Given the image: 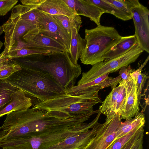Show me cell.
I'll use <instances>...</instances> for the list:
<instances>
[{"mask_svg": "<svg viewBox=\"0 0 149 149\" xmlns=\"http://www.w3.org/2000/svg\"><path fill=\"white\" fill-rule=\"evenodd\" d=\"M18 64L22 69L3 80L36 99L38 103L67 94L49 74L21 63Z\"/></svg>", "mask_w": 149, "mask_h": 149, "instance_id": "6da1fadb", "label": "cell"}, {"mask_svg": "<svg viewBox=\"0 0 149 149\" xmlns=\"http://www.w3.org/2000/svg\"><path fill=\"white\" fill-rule=\"evenodd\" d=\"M27 56L21 63L49 74L65 91L74 86L81 73L80 65L73 63L66 50Z\"/></svg>", "mask_w": 149, "mask_h": 149, "instance_id": "7a4b0ae2", "label": "cell"}, {"mask_svg": "<svg viewBox=\"0 0 149 149\" xmlns=\"http://www.w3.org/2000/svg\"><path fill=\"white\" fill-rule=\"evenodd\" d=\"M86 45L79 58L84 65H93L103 61V56L121 40L122 36L113 27L100 25L86 29Z\"/></svg>", "mask_w": 149, "mask_h": 149, "instance_id": "3957f363", "label": "cell"}, {"mask_svg": "<svg viewBox=\"0 0 149 149\" xmlns=\"http://www.w3.org/2000/svg\"><path fill=\"white\" fill-rule=\"evenodd\" d=\"M95 123L92 121L65 130L16 139L0 141V147L8 149H47L66 138L88 131Z\"/></svg>", "mask_w": 149, "mask_h": 149, "instance_id": "277c9868", "label": "cell"}, {"mask_svg": "<svg viewBox=\"0 0 149 149\" xmlns=\"http://www.w3.org/2000/svg\"><path fill=\"white\" fill-rule=\"evenodd\" d=\"M144 51L138 44L125 54L106 61L99 62L93 65L86 72H83L77 85L90 82L105 74L117 71L123 67H127L135 62Z\"/></svg>", "mask_w": 149, "mask_h": 149, "instance_id": "5b68a950", "label": "cell"}, {"mask_svg": "<svg viewBox=\"0 0 149 149\" xmlns=\"http://www.w3.org/2000/svg\"><path fill=\"white\" fill-rule=\"evenodd\" d=\"M98 103L96 101L83 99L67 94L38 103L32 108L60 110L74 116L93 112V106Z\"/></svg>", "mask_w": 149, "mask_h": 149, "instance_id": "8992f818", "label": "cell"}, {"mask_svg": "<svg viewBox=\"0 0 149 149\" xmlns=\"http://www.w3.org/2000/svg\"><path fill=\"white\" fill-rule=\"evenodd\" d=\"M39 11L37 25L38 30L61 43L70 54L71 37L60 22L52 15Z\"/></svg>", "mask_w": 149, "mask_h": 149, "instance_id": "52a82bcc", "label": "cell"}, {"mask_svg": "<svg viewBox=\"0 0 149 149\" xmlns=\"http://www.w3.org/2000/svg\"><path fill=\"white\" fill-rule=\"evenodd\" d=\"M121 120L118 113L106 117L95 136L84 149H107L116 139V131Z\"/></svg>", "mask_w": 149, "mask_h": 149, "instance_id": "ba28073f", "label": "cell"}, {"mask_svg": "<svg viewBox=\"0 0 149 149\" xmlns=\"http://www.w3.org/2000/svg\"><path fill=\"white\" fill-rule=\"evenodd\" d=\"M2 26L5 34L3 45L9 53L21 37L29 31L37 28V25L22 19L19 15L12 14Z\"/></svg>", "mask_w": 149, "mask_h": 149, "instance_id": "9c48e42d", "label": "cell"}, {"mask_svg": "<svg viewBox=\"0 0 149 149\" xmlns=\"http://www.w3.org/2000/svg\"><path fill=\"white\" fill-rule=\"evenodd\" d=\"M131 12L137 43L142 49L149 53V10L140 3L132 8Z\"/></svg>", "mask_w": 149, "mask_h": 149, "instance_id": "30bf717a", "label": "cell"}, {"mask_svg": "<svg viewBox=\"0 0 149 149\" xmlns=\"http://www.w3.org/2000/svg\"><path fill=\"white\" fill-rule=\"evenodd\" d=\"M22 38L33 48L49 50L57 53L65 50L61 43L42 33L37 28L28 31L22 36Z\"/></svg>", "mask_w": 149, "mask_h": 149, "instance_id": "8fae6325", "label": "cell"}, {"mask_svg": "<svg viewBox=\"0 0 149 149\" xmlns=\"http://www.w3.org/2000/svg\"><path fill=\"white\" fill-rule=\"evenodd\" d=\"M119 84L124 87L126 97L124 103L118 113L121 119L132 118L140 110L138 102L136 81L131 76V78L127 80L121 79Z\"/></svg>", "mask_w": 149, "mask_h": 149, "instance_id": "7c38bea8", "label": "cell"}, {"mask_svg": "<svg viewBox=\"0 0 149 149\" xmlns=\"http://www.w3.org/2000/svg\"><path fill=\"white\" fill-rule=\"evenodd\" d=\"M102 124L98 123L91 130L69 137L47 149H84L95 136Z\"/></svg>", "mask_w": 149, "mask_h": 149, "instance_id": "4fadbf2b", "label": "cell"}, {"mask_svg": "<svg viewBox=\"0 0 149 149\" xmlns=\"http://www.w3.org/2000/svg\"><path fill=\"white\" fill-rule=\"evenodd\" d=\"M77 15L89 18L97 25H101L100 18L104 13L90 0H63Z\"/></svg>", "mask_w": 149, "mask_h": 149, "instance_id": "5bb4252c", "label": "cell"}, {"mask_svg": "<svg viewBox=\"0 0 149 149\" xmlns=\"http://www.w3.org/2000/svg\"><path fill=\"white\" fill-rule=\"evenodd\" d=\"M82 23L80 15H75L73 19L71 26L70 53L71 60L75 65L78 64V60L86 45L85 40L82 38L78 33Z\"/></svg>", "mask_w": 149, "mask_h": 149, "instance_id": "9a60e30c", "label": "cell"}, {"mask_svg": "<svg viewBox=\"0 0 149 149\" xmlns=\"http://www.w3.org/2000/svg\"><path fill=\"white\" fill-rule=\"evenodd\" d=\"M32 104L31 98L18 88L11 94L10 102L0 111V118L12 112L27 109Z\"/></svg>", "mask_w": 149, "mask_h": 149, "instance_id": "2e32d148", "label": "cell"}, {"mask_svg": "<svg viewBox=\"0 0 149 149\" xmlns=\"http://www.w3.org/2000/svg\"><path fill=\"white\" fill-rule=\"evenodd\" d=\"M36 7L39 10L51 15H61L70 17L77 15L63 0H45Z\"/></svg>", "mask_w": 149, "mask_h": 149, "instance_id": "e0dca14e", "label": "cell"}, {"mask_svg": "<svg viewBox=\"0 0 149 149\" xmlns=\"http://www.w3.org/2000/svg\"><path fill=\"white\" fill-rule=\"evenodd\" d=\"M135 36H122L121 40L113 46L104 56V61H106L121 56L130 50L137 44Z\"/></svg>", "mask_w": 149, "mask_h": 149, "instance_id": "ac0fdd59", "label": "cell"}, {"mask_svg": "<svg viewBox=\"0 0 149 149\" xmlns=\"http://www.w3.org/2000/svg\"><path fill=\"white\" fill-rule=\"evenodd\" d=\"M145 123L144 114L142 112H137L134 118L121 122L116 131L115 139L123 136L138 126H144Z\"/></svg>", "mask_w": 149, "mask_h": 149, "instance_id": "d6986e66", "label": "cell"}, {"mask_svg": "<svg viewBox=\"0 0 149 149\" xmlns=\"http://www.w3.org/2000/svg\"><path fill=\"white\" fill-rule=\"evenodd\" d=\"M39 11L36 6L19 4L14 6L11 14L19 15L22 19L37 26Z\"/></svg>", "mask_w": 149, "mask_h": 149, "instance_id": "ffe728a7", "label": "cell"}, {"mask_svg": "<svg viewBox=\"0 0 149 149\" xmlns=\"http://www.w3.org/2000/svg\"><path fill=\"white\" fill-rule=\"evenodd\" d=\"M121 86L112 89V91L107 96L105 100L102 102V104L99 107V111L107 118L110 117L116 113H115L116 101L118 97Z\"/></svg>", "mask_w": 149, "mask_h": 149, "instance_id": "44dd1931", "label": "cell"}, {"mask_svg": "<svg viewBox=\"0 0 149 149\" xmlns=\"http://www.w3.org/2000/svg\"><path fill=\"white\" fill-rule=\"evenodd\" d=\"M95 5L102 9L104 13L112 14L124 21L132 19V15L118 8L106 0H90Z\"/></svg>", "mask_w": 149, "mask_h": 149, "instance_id": "7402d4cb", "label": "cell"}, {"mask_svg": "<svg viewBox=\"0 0 149 149\" xmlns=\"http://www.w3.org/2000/svg\"><path fill=\"white\" fill-rule=\"evenodd\" d=\"M149 58V56H148L140 66L135 70H133L131 74V76L133 77L136 82L138 102L139 105L140 104L142 89L148 78L147 76L144 74L141 73V72L142 69L148 62Z\"/></svg>", "mask_w": 149, "mask_h": 149, "instance_id": "603a6c76", "label": "cell"}, {"mask_svg": "<svg viewBox=\"0 0 149 149\" xmlns=\"http://www.w3.org/2000/svg\"><path fill=\"white\" fill-rule=\"evenodd\" d=\"M17 89L0 80V111L10 102L11 94Z\"/></svg>", "mask_w": 149, "mask_h": 149, "instance_id": "cb8c5ba5", "label": "cell"}, {"mask_svg": "<svg viewBox=\"0 0 149 149\" xmlns=\"http://www.w3.org/2000/svg\"><path fill=\"white\" fill-rule=\"evenodd\" d=\"M144 127L138 126L123 136L115 139L107 149H123L127 143Z\"/></svg>", "mask_w": 149, "mask_h": 149, "instance_id": "d4e9b609", "label": "cell"}, {"mask_svg": "<svg viewBox=\"0 0 149 149\" xmlns=\"http://www.w3.org/2000/svg\"><path fill=\"white\" fill-rule=\"evenodd\" d=\"M53 52L47 50L36 48H25L10 52L9 54L12 59L25 57L34 54H47Z\"/></svg>", "mask_w": 149, "mask_h": 149, "instance_id": "484cf974", "label": "cell"}, {"mask_svg": "<svg viewBox=\"0 0 149 149\" xmlns=\"http://www.w3.org/2000/svg\"><path fill=\"white\" fill-rule=\"evenodd\" d=\"M106 1L120 10L131 15V11L132 9L140 3L138 0Z\"/></svg>", "mask_w": 149, "mask_h": 149, "instance_id": "4316f807", "label": "cell"}, {"mask_svg": "<svg viewBox=\"0 0 149 149\" xmlns=\"http://www.w3.org/2000/svg\"><path fill=\"white\" fill-rule=\"evenodd\" d=\"M22 68L16 63H8L0 67V80H4L9 77L14 73L21 70Z\"/></svg>", "mask_w": 149, "mask_h": 149, "instance_id": "83f0119b", "label": "cell"}, {"mask_svg": "<svg viewBox=\"0 0 149 149\" xmlns=\"http://www.w3.org/2000/svg\"><path fill=\"white\" fill-rule=\"evenodd\" d=\"M52 15L60 22L68 34L71 37V26L73 19L75 15L70 17L61 15Z\"/></svg>", "mask_w": 149, "mask_h": 149, "instance_id": "f1b7e54d", "label": "cell"}, {"mask_svg": "<svg viewBox=\"0 0 149 149\" xmlns=\"http://www.w3.org/2000/svg\"><path fill=\"white\" fill-rule=\"evenodd\" d=\"M18 1L17 0H0V16L6 15Z\"/></svg>", "mask_w": 149, "mask_h": 149, "instance_id": "f546056e", "label": "cell"}, {"mask_svg": "<svg viewBox=\"0 0 149 149\" xmlns=\"http://www.w3.org/2000/svg\"><path fill=\"white\" fill-rule=\"evenodd\" d=\"M121 79L122 78L120 75L114 78L108 77L97 85L100 86V90L109 87H111L112 89L116 87Z\"/></svg>", "mask_w": 149, "mask_h": 149, "instance_id": "4dcf8cb0", "label": "cell"}, {"mask_svg": "<svg viewBox=\"0 0 149 149\" xmlns=\"http://www.w3.org/2000/svg\"><path fill=\"white\" fill-rule=\"evenodd\" d=\"M119 85L121 86V88L116 101L115 110V113H118L120 109L123 106L126 97V93L124 87L120 84H119Z\"/></svg>", "mask_w": 149, "mask_h": 149, "instance_id": "1f68e13d", "label": "cell"}, {"mask_svg": "<svg viewBox=\"0 0 149 149\" xmlns=\"http://www.w3.org/2000/svg\"><path fill=\"white\" fill-rule=\"evenodd\" d=\"M133 70L130 65L127 67L125 66L121 68L119 71V74L122 80L126 81L131 78V74Z\"/></svg>", "mask_w": 149, "mask_h": 149, "instance_id": "d6a6232c", "label": "cell"}, {"mask_svg": "<svg viewBox=\"0 0 149 149\" xmlns=\"http://www.w3.org/2000/svg\"><path fill=\"white\" fill-rule=\"evenodd\" d=\"M31 48L32 47L30 44L20 39L13 45L10 52L22 49Z\"/></svg>", "mask_w": 149, "mask_h": 149, "instance_id": "836d02e7", "label": "cell"}, {"mask_svg": "<svg viewBox=\"0 0 149 149\" xmlns=\"http://www.w3.org/2000/svg\"><path fill=\"white\" fill-rule=\"evenodd\" d=\"M12 59L8 51L4 48L3 51L0 54V67L4 64L9 62Z\"/></svg>", "mask_w": 149, "mask_h": 149, "instance_id": "e575fe53", "label": "cell"}, {"mask_svg": "<svg viewBox=\"0 0 149 149\" xmlns=\"http://www.w3.org/2000/svg\"><path fill=\"white\" fill-rule=\"evenodd\" d=\"M44 1L45 0H21L20 1L23 5L37 7Z\"/></svg>", "mask_w": 149, "mask_h": 149, "instance_id": "d590c367", "label": "cell"}, {"mask_svg": "<svg viewBox=\"0 0 149 149\" xmlns=\"http://www.w3.org/2000/svg\"><path fill=\"white\" fill-rule=\"evenodd\" d=\"M143 136L136 142L130 149H143Z\"/></svg>", "mask_w": 149, "mask_h": 149, "instance_id": "8d00e7d4", "label": "cell"}, {"mask_svg": "<svg viewBox=\"0 0 149 149\" xmlns=\"http://www.w3.org/2000/svg\"><path fill=\"white\" fill-rule=\"evenodd\" d=\"M3 45V43L0 41V50Z\"/></svg>", "mask_w": 149, "mask_h": 149, "instance_id": "74e56055", "label": "cell"}, {"mask_svg": "<svg viewBox=\"0 0 149 149\" xmlns=\"http://www.w3.org/2000/svg\"><path fill=\"white\" fill-rule=\"evenodd\" d=\"M3 149H8L6 148H3Z\"/></svg>", "mask_w": 149, "mask_h": 149, "instance_id": "f35d334b", "label": "cell"}, {"mask_svg": "<svg viewBox=\"0 0 149 149\" xmlns=\"http://www.w3.org/2000/svg\"></svg>", "mask_w": 149, "mask_h": 149, "instance_id": "ab89813d", "label": "cell"}]
</instances>
